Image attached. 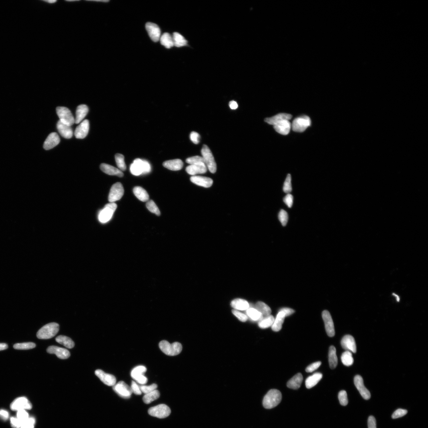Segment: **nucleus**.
<instances>
[{"label":"nucleus","mask_w":428,"mask_h":428,"mask_svg":"<svg viewBox=\"0 0 428 428\" xmlns=\"http://www.w3.org/2000/svg\"><path fill=\"white\" fill-rule=\"evenodd\" d=\"M402 306L415 338L422 346H428V315L418 295L408 290L404 294Z\"/></svg>","instance_id":"obj_2"},{"label":"nucleus","mask_w":428,"mask_h":428,"mask_svg":"<svg viewBox=\"0 0 428 428\" xmlns=\"http://www.w3.org/2000/svg\"><path fill=\"white\" fill-rule=\"evenodd\" d=\"M326 330L335 338L346 342H354L365 337L367 326L360 318H349L328 323Z\"/></svg>","instance_id":"obj_11"},{"label":"nucleus","mask_w":428,"mask_h":428,"mask_svg":"<svg viewBox=\"0 0 428 428\" xmlns=\"http://www.w3.org/2000/svg\"><path fill=\"white\" fill-rule=\"evenodd\" d=\"M285 320L281 317L270 318L260 332L259 339L263 348L269 351H277L285 349Z\"/></svg>","instance_id":"obj_13"},{"label":"nucleus","mask_w":428,"mask_h":428,"mask_svg":"<svg viewBox=\"0 0 428 428\" xmlns=\"http://www.w3.org/2000/svg\"><path fill=\"white\" fill-rule=\"evenodd\" d=\"M112 222L121 244L139 252L149 247V237L137 217L130 213H115Z\"/></svg>","instance_id":"obj_1"},{"label":"nucleus","mask_w":428,"mask_h":428,"mask_svg":"<svg viewBox=\"0 0 428 428\" xmlns=\"http://www.w3.org/2000/svg\"><path fill=\"white\" fill-rule=\"evenodd\" d=\"M200 337L204 343L214 349L234 351L239 355H244L247 351V346L241 340L217 328H202Z\"/></svg>","instance_id":"obj_10"},{"label":"nucleus","mask_w":428,"mask_h":428,"mask_svg":"<svg viewBox=\"0 0 428 428\" xmlns=\"http://www.w3.org/2000/svg\"><path fill=\"white\" fill-rule=\"evenodd\" d=\"M381 361L396 372L413 376L423 373L427 365L423 357L399 351L383 353L381 356Z\"/></svg>","instance_id":"obj_8"},{"label":"nucleus","mask_w":428,"mask_h":428,"mask_svg":"<svg viewBox=\"0 0 428 428\" xmlns=\"http://www.w3.org/2000/svg\"><path fill=\"white\" fill-rule=\"evenodd\" d=\"M372 325L380 328V330L404 326L409 327L406 314L399 312H390L376 316L372 319Z\"/></svg>","instance_id":"obj_20"},{"label":"nucleus","mask_w":428,"mask_h":428,"mask_svg":"<svg viewBox=\"0 0 428 428\" xmlns=\"http://www.w3.org/2000/svg\"><path fill=\"white\" fill-rule=\"evenodd\" d=\"M178 259V242L170 240L153 254L148 266L150 273L155 277H169L175 270Z\"/></svg>","instance_id":"obj_5"},{"label":"nucleus","mask_w":428,"mask_h":428,"mask_svg":"<svg viewBox=\"0 0 428 428\" xmlns=\"http://www.w3.org/2000/svg\"><path fill=\"white\" fill-rule=\"evenodd\" d=\"M293 415L300 424L309 428H321L319 420L314 410L305 401L300 400L294 403Z\"/></svg>","instance_id":"obj_19"},{"label":"nucleus","mask_w":428,"mask_h":428,"mask_svg":"<svg viewBox=\"0 0 428 428\" xmlns=\"http://www.w3.org/2000/svg\"><path fill=\"white\" fill-rule=\"evenodd\" d=\"M230 320L237 338L243 343H248L252 339L253 334L248 319V312L240 307H234L230 310Z\"/></svg>","instance_id":"obj_17"},{"label":"nucleus","mask_w":428,"mask_h":428,"mask_svg":"<svg viewBox=\"0 0 428 428\" xmlns=\"http://www.w3.org/2000/svg\"><path fill=\"white\" fill-rule=\"evenodd\" d=\"M234 415V410L229 406L213 408L201 422L198 428H227Z\"/></svg>","instance_id":"obj_18"},{"label":"nucleus","mask_w":428,"mask_h":428,"mask_svg":"<svg viewBox=\"0 0 428 428\" xmlns=\"http://www.w3.org/2000/svg\"><path fill=\"white\" fill-rule=\"evenodd\" d=\"M400 270L395 265L391 263H384L380 269V277L385 286L395 289L398 286L400 282Z\"/></svg>","instance_id":"obj_22"},{"label":"nucleus","mask_w":428,"mask_h":428,"mask_svg":"<svg viewBox=\"0 0 428 428\" xmlns=\"http://www.w3.org/2000/svg\"><path fill=\"white\" fill-rule=\"evenodd\" d=\"M284 337L286 349L295 348L303 341L302 331L296 323L290 320H285Z\"/></svg>","instance_id":"obj_21"},{"label":"nucleus","mask_w":428,"mask_h":428,"mask_svg":"<svg viewBox=\"0 0 428 428\" xmlns=\"http://www.w3.org/2000/svg\"><path fill=\"white\" fill-rule=\"evenodd\" d=\"M291 56L298 72L306 83L314 84L320 79L321 60L314 49L295 45L291 49Z\"/></svg>","instance_id":"obj_4"},{"label":"nucleus","mask_w":428,"mask_h":428,"mask_svg":"<svg viewBox=\"0 0 428 428\" xmlns=\"http://www.w3.org/2000/svg\"><path fill=\"white\" fill-rule=\"evenodd\" d=\"M414 335L408 326L381 329L372 335L376 348L386 351L392 349L408 348L415 342Z\"/></svg>","instance_id":"obj_6"},{"label":"nucleus","mask_w":428,"mask_h":428,"mask_svg":"<svg viewBox=\"0 0 428 428\" xmlns=\"http://www.w3.org/2000/svg\"><path fill=\"white\" fill-rule=\"evenodd\" d=\"M90 3L97 6V7L106 8L113 4L114 2L113 1H102V2L96 1V2H90Z\"/></svg>","instance_id":"obj_23"},{"label":"nucleus","mask_w":428,"mask_h":428,"mask_svg":"<svg viewBox=\"0 0 428 428\" xmlns=\"http://www.w3.org/2000/svg\"><path fill=\"white\" fill-rule=\"evenodd\" d=\"M348 91L356 95L375 91V81L360 67L355 65L346 66L345 71Z\"/></svg>","instance_id":"obj_15"},{"label":"nucleus","mask_w":428,"mask_h":428,"mask_svg":"<svg viewBox=\"0 0 428 428\" xmlns=\"http://www.w3.org/2000/svg\"><path fill=\"white\" fill-rule=\"evenodd\" d=\"M121 282L118 270L112 265H104L96 271L89 282L86 295L91 300H98L116 290Z\"/></svg>","instance_id":"obj_7"},{"label":"nucleus","mask_w":428,"mask_h":428,"mask_svg":"<svg viewBox=\"0 0 428 428\" xmlns=\"http://www.w3.org/2000/svg\"><path fill=\"white\" fill-rule=\"evenodd\" d=\"M322 89L333 97H340L348 92L345 72L335 66H328L321 74Z\"/></svg>","instance_id":"obj_16"},{"label":"nucleus","mask_w":428,"mask_h":428,"mask_svg":"<svg viewBox=\"0 0 428 428\" xmlns=\"http://www.w3.org/2000/svg\"><path fill=\"white\" fill-rule=\"evenodd\" d=\"M176 224L177 216L174 211L164 209L156 212L153 219L149 246L158 247L160 245L175 229Z\"/></svg>","instance_id":"obj_12"},{"label":"nucleus","mask_w":428,"mask_h":428,"mask_svg":"<svg viewBox=\"0 0 428 428\" xmlns=\"http://www.w3.org/2000/svg\"><path fill=\"white\" fill-rule=\"evenodd\" d=\"M114 257L119 268L127 275L140 277L146 273V259L142 252L125 246L119 240L114 247Z\"/></svg>","instance_id":"obj_9"},{"label":"nucleus","mask_w":428,"mask_h":428,"mask_svg":"<svg viewBox=\"0 0 428 428\" xmlns=\"http://www.w3.org/2000/svg\"><path fill=\"white\" fill-rule=\"evenodd\" d=\"M266 383L271 393L280 402L292 404L298 402V391L293 381L284 374L273 373L268 376Z\"/></svg>","instance_id":"obj_14"},{"label":"nucleus","mask_w":428,"mask_h":428,"mask_svg":"<svg viewBox=\"0 0 428 428\" xmlns=\"http://www.w3.org/2000/svg\"><path fill=\"white\" fill-rule=\"evenodd\" d=\"M248 379L244 368L234 365L224 372L217 392V401L220 406L238 401L247 390Z\"/></svg>","instance_id":"obj_3"}]
</instances>
